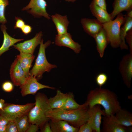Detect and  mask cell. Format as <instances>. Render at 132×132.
<instances>
[{
  "instance_id": "19",
  "label": "cell",
  "mask_w": 132,
  "mask_h": 132,
  "mask_svg": "<svg viewBox=\"0 0 132 132\" xmlns=\"http://www.w3.org/2000/svg\"><path fill=\"white\" fill-rule=\"evenodd\" d=\"M93 38L96 42L97 51L100 57L102 58L104 56L105 49L109 43L106 33L103 28Z\"/></svg>"
},
{
  "instance_id": "29",
  "label": "cell",
  "mask_w": 132,
  "mask_h": 132,
  "mask_svg": "<svg viewBox=\"0 0 132 132\" xmlns=\"http://www.w3.org/2000/svg\"><path fill=\"white\" fill-rule=\"evenodd\" d=\"M108 78L106 74L104 73H100L96 77V82L99 87H101L106 83Z\"/></svg>"
},
{
  "instance_id": "2",
  "label": "cell",
  "mask_w": 132,
  "mask_h": 132,
  "mask_svg": "<svg viewBox=\"0 0 132 132\" xmlns=\"http://www.w3.org/2000/svg\"><path fill=\"white\" fill-rule=\"evenodd\" d=\"M46 116L50 120H64L79 128L88 121L89 116V109L85 102L81 107L75 110L51 109L47 112Z\"/></svg>"
},
{
  "instance_id": "15",
  "label": "cell",
  "mask_w": 132,
  "mask_h": 132,
  "mask_svg": "<svg viewBox=\"0 0 132 132\" xmlns=\"http://www.w3.org/2000/svg\"><path fill=\"white\" fill-rule=\"evenodd\" d=\"M80 22L84 31L93 38L103 28V24L97 19L82 18Z\"/></svg>"
},
{
  "instance_id": "4",
  "label": "cell",
  "mask_w": 132,
  "mask_h": 132,
  "mask_svg": "<svg viewBox=\"0 0 132 132\" xmlns=\"http://www.w3.org/2000/svg\"><path fill=\"white\" fill-rule=\"evenodd\" d=\"M51 43V41L49 40L44 44L43 40L42 39L34 65L29 71L30 74L36 78L38 81L42 78L44 73L46 72H49L52 69L57 67L56 65L49 63L46 56V48Z\"/></svg>"
},
{
  "instance_id": "14",
  "label": "cell",
  "mask_w": 132,
  "mask_h": 132,
  "mask_svg": "<svg viewBox=\"0 0 132 132\" xmlns=\"http://www.w3.org/2000/svg\"><path fill=\"white\" fill-rule=\"evenodd\" d=\"M102 131L104 132H131L132 129L123 126L114 119L112 116H104Z\"/></svg>"
},
{
  "instance_id": "35",
  "label": "cell",
  "mask_w": 132,
  "mask_h": 132,
  "mask_svg": "<svg viewBox=\"0 0 132 132\" xmlns=\"http://www.w3.org/2000/svg\"><path fill=\"white\" fill-rule=\"evenodd\" d=\"M92 2L105 10H107V4L105 0H92Z\"/></svg>"
},
{
  "instance_id": "11",
  "label": "cell",
  "mask_w": 132,
  "mask_h": 132,
  "mask_svg": "<svg viewBox=\"0 0 132 132\" xmlns=\"http://www.w3.org/2000/svg\"><path fill=\"white\" fill-rule=\"evenodd\" d=\"M43 35L42 32L40 31L33 38L13 46L20 52L33 55L35 48L41 42Z\"/></svg>"
},
{
  "instance_id": "42",
  "label": "cell",
  "mask_w": 132,
  "mask_h": 132,
  "mask_svg": "<svg viewBox=\"0 0 132 132\" xmlns=\"http://www.w3.org/2000/svg\"><path fill=\"white\" fill-rule=\"evenodd\" d=\"M126 15L129 17L132 18V9L127 11V14Z\"/></svg>"
},
{
  "instance_id": "37",
  "label": "cell",
  "mask_w": 132,
  "mask_h": 132,
  "mask_svg": "<svg viewBox=\"0 0 132 132\" xmlns=\"http://www.w3.org/2000/svg\"><path fill=\"white\" fill-rule=\"evenodd\" d=\"M39 127L37 125L31 124L26 132H36L38 130Z\"/></svg>"
},
{
  "instance_id": "40",
  "label": "cell",
  "mask_w": 132,
  "mask_h": 132,
  "mask_svg": "<svg viewBox=\"0 0 132 132\" xmlns=\"http://www.w3.org/2000/svg\"><path fill=\"white\" fill-rule=\"evenodd\" d=\"M5 100L2 99H0V110H3L5 104Z\"/></svg>"
},
{
  "instance_id": "8",
  "label": "cell",
  "mask_w": 132,
  "mask_h": 132,
  "mask_svg": "<svg viewBox=\"0 0 132 132\" xmlns=\"http://www.w3.org/2000/svg\"><path fill=\"white\" fill-rule=\"evenodd\" d=\"M119 69L125 84L130 88L132 77V54L130 53L123 56L120 62Z\"/></svg>"
},
{
  "instance_id": "33",
  "label": "cell",
  "mask_w": 132,
  "mask_h": 132,
  "mask_svg": "<svg viewBox=\"0 0 132 132\" xmlns=\"http://www.w3.org/2000/svg\"><path fill=\"white\" fill-rule=\"evenodd\" d=\"M2 88L5 92H10L13 89V84L9 81H5L2 84Z\"/></svg>"
},
{
  "instance_id": "10",
  "label": "cell",
  "mask_w": 132,
  "mask_h": 132,
  "mask_svg": "<svg viewBox=\"0 0 132 132\" xmlns=\"http://www.w3.org/2000/svg\"><path fill=\"white\" fill-rule=\"evenodd\" d=\"M38 81L36 78L30 75L25 82L20 87L22 96L24 97L28 95L35 94L38 90L44 88L55 89V88L42 84Z\"/></svg>"
},
{
  "instance_id": "36",
  "label": "cell",
  "mask_w": 132,
  "mask_h": 132,
  "mask_svg": "<svg viewBox=\"0 0 132 132\" xmlns=\"http://www.w3.org/2000/svg\"><path fill=\"white\" fill-rule=\"evenodd\" d=\"M21 29L22 33L27 35L31 32L32 28L30 25L25 24Z\"/></svg>"
},
{
  "instance_id": "38",
  "label": "cell",
  "mask_w": 132,
  "mask_h": 132,
  "mask_svg": "<svg viewBox=\"0 0 132 132\" xmlns=\"http://www.w3.org/2000/svg\"><path fill=\"white\" fill-rule=\"evenodd\" d=\"M43 132H52L49 123L48 121L46 122L41 129Z\"/></svg>"
},
{
  "instance_id": "5",
  "label": "cell",
  "mask_w": 132,
  "mask_h": 132,
  "mask_svg": "<svg viewBox=\"0 0 132 132\" xmlns=\"http://www.w3.org/2000/svg\"><path fill=\"white\" fill-rule=\"evenodd\" d=\"M117 16L114 20H111L103 24V28L106 33L109 43L111 47L114 48L120 46V29L125 21L124 17L121 13Z\"/></svg>"
},
{
  "instance_id": "16",
  "label": "cell",
  "mask_w": 132,
  "mask_h": 132,
  "mask_svg": "<svg viewBox=\"0 0 132 132\" xmlns=\"http://www.w3.org/2000/svg\"><path fill=\"white\" fill-rule=\"evenodd\" d=\"M52 132H78V128L75 127L65 121L50 120Z\"/></svg>"
},
{
  "instance_id": "13",
  "label": "cell",
  "mask_w": 132,
  "mask_h": 132,
  "mask_svg": "<svg viewBox=\"0 0 132 132\" xmlns=\"http://www.w3.org/2000/svg\"><path fill=\"white\" fill-rule=\"evenodd\" d=\"M55 44L58 46L69 48L77 54L80 53L81 49V45L74 41L70 34L68 32L62 34L56 35Z\"/></svg>"
},
{
  "instance_id": "3",
  "label": "cell",
  "mask_w": 132,
  "mask_h": 132,
  "mask_svg": "<svg viewBox=\"0 0 132 132\" xmlns=\"http://www.w3.org/2000/svg\"><path fill=\"white\" fill-rule=\"evenodd\" d=\"M35 98V105L28 113L29 119L30 124L37 125L41 129L44 124L49 121L46 113L51 109L48 103V99L44 94L38 93Z\"/></svg>"
},
{
  "instance_id": "39",
  "label": "cell",
  "mask_w": 132,
  "mask_h": 132,
  "mask_svg": "<svg viewBox=\"0 0 132 132\" xmlns=\"http://www.w3.org/2000/svg\"><path fill=\"white\" fill-rule=\"evenodd\" d=\"M9 121L5 117L0 115V125H6Z\"/></svg>"
},
{
  "instance_id": "6",
  "label": "cell",
  "mask_w": 132,
  "mask_h": 132,
  "mask_svg": "<svg viewBox=\"0 0 132 132\" xmlns=\"http://www.w3.org/2000/svg\"><path fill=\"white\" fill-rule=\"evenodd\" d=\"M34 105L35 103L22 105L5 103L3 110H0V115L9 121L14 120L18 117L28 114Z\"/></svg>"
},
{
  "instance_id": "20",
  "label": "cell",
  "mask_w": 132,
  "mask_h": 132,
  "mask_svg": "<svg viewBox=\"0 0 132 132\" xmlns=\"http://www.w3.org/2000/svg\"><path fill=\"white\" fill-rule=\"evenodd\" d=\"M112 6L113 10L110 14L112 20L121 12L132 9V0H114Z\"/></svg>"
},
{
  "instance_id": "32",
  "label": "cell",
  "mask_w": 132,
  "mask_h": 132,
  "mask_svg": "<svg viewBox=\"0 0 132 132\" xmlns=\"http://www.w3.org/2000/svg\"><path fill=\"white\" fill-rule=\"evenodd\" d=\"M125 39L129 47L130 53L132 54V28L127 32Z\"/></svg>"
},
{
  "instance_id": "41",
  "label": "cell",
  "mask_w": 132,
  "mask_h": 132,
  "mask_svg": "<svg viewBox=\"0 0 132 132\" xmlns=\"http://www.w3.org/2000/svg\"><path fill=\"white\" fill-rule=\"evenodd\" d=\"M6 125H0V132H6Z\"/></svg>"
},
{
  "instance_id": "24",
  "label": "cell",
  "mask_w": 132,
  "mask_h": 132,
  "mask_svg": "<svg viewBox=\"0 0 132 132\" xmlns=\"http://www.w3.org/2000/svg\"><path fill=\"white\" fill-rule=\"evenodd\" d=\"M125 21L123 26L121 28L120 31V46L121 49H127L128 45L125 42V37L127 32L132 28V18L126 15L124 17Z\"/></svg>"
},
{
  "instance_id": "21",
  "label": "cell",
  "mask_w": 132,
  "mask_h": 132,
  "mask_svg": "<svg viewBox=\"0 0 132 132\" xmlns=\"http://www.w3.org/2000/svg\"><path fill=\"white\" fill-rule=\"evenodd\" d=\"M90 10L93 15L101 23L103 24L111 20L110 14L102 8L91 2L89 5Z\"/></svg>"
},
{
  "instance_id": "26",
  "label": "cell",
  "mask_w": 132,
  "mask_h": 132,
  "mask_svg": "<svg viewBox=\"0 0 132 132\" xmlns=\"http://www.w3.org/2000/svg\"><path fill=\"white\" fill-rule=\"evenodd\" d=\"M19 132H26L30 123L28 113L18 117L14 120Z\"/></svg>"
},
{
  "instance_id": "12",
  "label": "cell",
  "mask_w": 132,
  "mask_h": 132,
  "mask_svg": "<svg viewBox=\"0 0 132 132\" xmlns=\"http://www.w3.org/2000/svg\"><path fill=\"white\" fill-rule=\"evenodd\" d=\"M89 109V116L88 121L90 124L93 131L100 132L102 116H105L104 110H102L100 105L98 104Z\"/></svg>"
},
{
  "instance_id": "34",
  "label": "cell",
  "mask_w": 132,
  "mask_h": 132,
  "mask_svg": "<svg viewBox=\"0 0 132 132\" xmlns=\"http://www.w3.org/2000/svg\"><path fill=\"white\" fill-rule=\"evenodd\" d=\"M15 19L16 21L14 28L15 29L19 28L21 29L25 24V22L19 17H15Z\"/></svg>"
},
{
  "instance_id": "43",
  "label": "cell",
  "mask_w": 132,
  "mask_h": 132,
  "mask_svg": "<svg viewBox=\"0 0 132 132\" xmlns=\"http://www.w3.org/2000/svg\"><path fill=\"white\" fill-rule=\"evenodd\" d=\"M65 0L66 1H67L68 2H74L77 0Z\"/></svg>"
},
{
  "instance_id": "17",
  "label": "cell",
  "mask_w": 132,
  "mask_h": 132,
  "mask_svg": "<svg viewBox=\"0 0 132 132\" xmlns=\"http://www.w3.org/2000/svg\"><path fill=\"white\" fill-rule=\"evenodd\" d=\"M51 17L55 25L58 34H62L67 32L69 22L66 15L62 16L56 13Z\"/></svg>"
},
{
  "instance_id": "31",
  "label": "cell",
  "mask_w": 132,
  "mask_h": 132,
  "mask_svg": "<svg viewBox=\"0 0 132 132\" xmlns=\"http://www.w3.org/2000/svg\"><path fill=\"white\" fill-rule=\"evenodd\" d=\"M93 131L91 125L87 121L80 126L78 132H92Z\"/></svg>"
},
{
  "instance_id": "28",
  "label": "cell",
  "mask_w": 132,
  "mask_h": 132,
  "mask_svg": "<svg viewBox=\"0 0 132 132\" xmlns=\"http://www.w3.org/2000/svg\"><path fill=\"white\" fill-rule=\"evenodd\" d=\"M9 4L8 0H0V23L5 24L7 22L5 11L6 7Z\"/></svg>"
},
{
  "instance_id": "23",
  "label": "cell",
  "mask_w": 132,
  "mask_h": 132,
  "mask_svg": "<svg viewBox=\"0 0 132 132\" xmlns=\"http://www.w3.org/2000/svg\"><path fill=\"white\" fill-rule=\"evenodd\" d=\"M113 117L116 121L123 126L129 127L132 125V114L125 110L121 108Z\"/></svg>"
},
{
  "instance_id": "22",
  "label": "cell",
  "mask_w": 132,
  "mask_h": 132,
  "mask_svg": "<svg viewBox=\"0 0 132 132\" xmlns=\"http://www.w3.org/2000/svg\"><path fill=\"white\" fill-rule=\"evenodd\" d=\"M35 57L33 55L20 52L16 56V58L20 65L27 77L30 75L29 70L32 66V64Z\"/></svg>"
},
{
  "instance_id": "7",
  "label": "cell",
  "mask_w": 132,
  "mask_h": 132,
  "mask_svg": "<svg viewBox=\"0 0 132 132\" xmlns=\"http://www.w3.org/2000/svg\"><path fill=\"white\" fill-rule=\"evenodd\" d=\"M47 2L45 0H30L28 4L22 10L27 11L28 13L37 18L43 16L47 19H50V15L47 12Z\"/></svg>"
},
{
  "instance_id": "30",
  "label": "cell",
  "mask_w": 132,
  "mask_h": 132,
  "mask_svg": "<svg viewBox=\"0 0 132 132\" xmlns=\"http://www.w3.org/2000/svg\"><path fill=\"white\" fill-rule=\"evenodd\" d=\"M16 124L14 120L9 121L6 125V132H18Z\"/></svg>"
},
{
  "instance_id": "18",
  "label": "cell",
  "mask_w": 132,
  "mask_h": 132,
  "mask_svg": "<svg viewBox=\"0 0 132 132\" xmlns=\"http://www.w3.org/2000/svg\"><path fill=\"white\" fill-rule=\"evenodd\" d=\"M0 29L3 34L4 39L2 44L0 48V58L2 54L9 50L11 46L24 40L23 39H15L9 35L6 32L7 28L5 24H2Z\"/></svg>"
},
{
  "instance_id": "9",
  "label": "cell",
  "mask_w": 132,
  "mask_h": 132,
  "mask_svg": "<svg viewBox=\"0 0 132 132\" xmlns=\"http://www.w3.org/2000/svg\"><path fill=\"white\" fill-rule=\"evenodd\" d=\"M10 74L13 85L20 87L24 84L29 77L26 75L16 58L11 65Z\"/></svg>"
},
{
  "instance_id": "27",
  "label": "cell",
  "mask_w": 132,
  "mask_h": 132,
  "mask_svg": "<svg viewBox=\"0 0 132 132\" xmlns=\"http://www.w3.org/2000/svg\"><path fill=\"white\" fill-rule=\"evenodd\" d=\"M83 104L80 105L77 103L74 99L73 94L69 92L67 93L66 99L64 105L59 109L65 110H72L79 108Z\"/></svg>"
},
{
  "instance_id": "1",
  "label": "cell",
  "mask_w": 132,
  "mask_h": 132,
  "mask_svg": "<svg viewBox=\"0 0 132 132\" xmlns=\"http://www.w3.org/2000/svg\"><path fill=\"white\" fill-rule=\"evenodd\" d=\"M89 108L98 104L104 109L105 116L115 115L121 107L117 95L113 92L106 89L96 88L91 90L85 102Z\"/></svg>"
},
{
  "instance_id": "25",
  "label": "cell",
  "mask_w": 132,
  "mask_h": 132,
  "mask_svg": "<svg viewBox=\"0 0 132 132\" xmlns=\"http://www.w3.org/2000/svg\"><path fill=\"white\" fill-rule=\"evenodd\" d=\"M67 95V93H64L57 90L54 96L48 99V103L51 109H57L61 108L65 104Z\"/></svg>"
}]
</instances>
